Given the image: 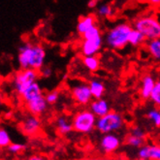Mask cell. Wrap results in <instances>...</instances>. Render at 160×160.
Returning a JSON list of instances; mask_svg holds the SVG:
<instances>
[{"instance_id": "cell-1", "label": "cell", "mask_w": 160, "mask_h": 160, "mask_svg": "<svg viewBox=\"0 0 160 160\" xmlns=\"http://www.w3.org/2000/svg\"><path fill=\"white\" fill-rule=\"evenodd\" d=\"M47 50L39 44L26 41L20 45L18 49L17 62L21 69L40 70L46 65Z\"/></svg>"}, {"instance_id": "cell-2", "label": "cell", "mask_w": 160, "mask_h": 160, "mask_svg": "<svg viewBox=\"0 0 160 160\" xmlns=\"http://www.w3.org/2000/svg\"><path fill=\"white\" fill-rule=\"evenodd\" d=\"M133 28V25L127 22H120L112 25L104 35V43L111 50H123L129 44V36Z\"/></svg>"}, {"instance_id": "cell-3", "label": "cell", "mask_w": 160, "mask_h": 160, "mask_svg": "<svg viewBox=\"0 0 160 160\" xmlns=\"http://www.w3.org/2000/svg\"><path fill=\"white\" fill-rule=\"evenodd\" d=\"M135 29L146 37L147 41L160 38V18L155 14H144L137 17L132 22Z\"/></svg>"}, {"instance_id": "cell-4", "label": "cell", "mask_w": 160, "mask_h": 160, "mask_svg": "<svg viewBox=\"0 0 160 160\" xmlns=\"http://www.w3.org/2000/svg\"><path fill=\"white\" fill-rule=\"evenodd\" d=\"M97 117L89 109L78 111L72 118L74 131L80 134H89L96 128Z\"/></svg>"}, {"instance_id": "cell-5", "label": "cell", "mask_w": 160, "mask_h": 160, "mask_svg": "<svg viewBox=\"0 0 160 160\" xmlns=\"http://www.w3.org/2000/svg\"><path fill=\"white\" fill-rule=\"evenodd\" d=\"M40 78V73L35 69H21L13 77L12 87L18 95L22 94L29 88L31 84L37 82Z\"/></svg>"}, {"instance_id": "cell-6", "label": "cell", "mask_w": 160, "mask_h": 160, "mask_svg": "<svg viewBox=\"0 0 160 160\" xmlns=\"http://www.w3.org/2000/svg\"><path fill=\"white\" fill-rule=\"evenodd\" d=\"M124 126V118L119 112L111 111L107 115L97 118L96 129L102 134L116 133Z\"/></svg>"}, {"instance_id": "cell-7", "label": "cell", "mask_w": 160, "mask_h": 160, "mask_svg": "<svg viewBox=\"0 0 160 160\" xmlns=\"http://www.w3.org/2000/svg\"><path fill=\"white\" fill-rule=\"evenodd\" d=\"M70 92L73 100L80 106H88L93 100L88 82L72 79L69 82Z\"/></svg>"}, {"instance_id": "cell-8", "label": "cell", "mask_w": 160, "mask_h": 160, "mask_svg": "<svg viewBox=\"0 0 160 160\" xmlns=\"http://www.w3.org/2000/svg\"><path fill=\"white\" fill-rule=\"evenodd\" d=\"M104 45V37L98 36L95 38L82 39L80 45V52L82 56L97 55L101 52Z\"/></svg>"}, {"instance_id": "cell-9", "label": "cell", "mask_w": 160, "mask_h": 160, "mask_svg": "<svg viewBox=\"0 0 160 160\" xmlns=\"http://www.w3.org/2000/svg\"><path fill=\"white\" fill-rule=\"evenodd\" d=\"M156 77L153 73L147 72L145 73L140 80V87H139V96L140 98L147 101L149 100L150 95H152V90L156 83Z\"/></svg>"}, {"instance_id": "cell-10", "label": "cell", "mask_w": 160, "mask_h": 160, "mask_svg": "<svg viewBox=\"0 0 160 160\" xmlns=\"http://www.w3.org/2000/svg\"><path fill=\"white\" fill-rule=\"evenodd\" d=\"M41 127H42V123L39 117L31 114L24 117L21 122L22 131L26 136L29 137H34L36 135H38L41 131Z\"/></svg>"}, {"instance_id": "cell-11", "label": "cell", "mask_w": 160, "mask_h": 160, "mask_svg": "<svg viewBox=\"0 0 160 160\" xmlns=\"http://www.w3.org/2000/svg\"><path fill=\"white\" fill-rule=\"evenodd\" d=\"M120 147V139L115 133L103 134L100 140V148L104 153L110 154L115 152Z\"/></svg>"}, {"instance_id": "cell-12", "label": "cell", "mask_w": 160, "mask_h": 160, "mask_svg": "<svg viewBox=\"0 0 160 160\" xmlns=\"http://www.w3.org/2000/svg\"><path fill=\"white\" fill-rule=\"evenodd\" d=\"M49 104L47 102L45 95H42L38 98H36L30 102L25 103V108L27 110V112L31 115L34 116H42L48 110Z\"/></svg>"}, {"instance_id": "cell-13", "label": "cell", "mask_w": 160, "mask_h": 160, "mask_svg": "<svg viewBox=\"0 0 160 160\" xmlns=\"http://www.w3.org/2000/svg\"><path fill=\"white\" fill-rule=\"evenodd\" d=\"M95 24H97V18L96 16H94L92 14L86 15V16H82L78 23L76 25V31L77 33L82 37L87 31H88L91 27H93Z\"/></svg>"}, {"instance_id": "cell-14", "label": "cell", "mask_w": 160, "mask_h": 160, "mask_svg": "<svg viewBox=\"0 0 160 160\" xmlns=\"http://www.w3.org/2000/svg\"><path fill=\"white\" fill-rule=\"evenodd\" d=\"M88 106H89V110L97 118H101L107 115L109 112H111V106L109 104V102L104 98L93 99Z\"/></svg>"}, {"instance_id": "cell-15", "label": "cell", "mask_w": 160, "mask_h": 160, "mask_svg": "<svg viewBox=\"0 0 160 160\" xmlns=\"http://www.w3.org/2000/svg\"><path fill=\"white\" fill-rule=\"evenodd\" d=\"M55 127L61 135H68L74 131L72 118L67 115H60L56 118Z\"/></svg>"}, {"instance_id": "cell-16", "label": "cell", "mask_w": 160, "mask_h": 160, "mask_svg": "<svg viewBox=\"0 0 160 160\" xmlns=\"http://www.w3.org/2000/svg\"><path fill=\"white\" fill-rule=\"evenodd\" d=\"M42 95H44V94H43V89H42V88L40 86L39 82L37 81V82H33L31 86L22 94L21 98H22V100L23 101V103L25 104V103L30 102V101H32V100H34L36 98L42 96Z\"/></svg>"}, {"instance_id": "cell-17", "label": "cell", "mask_w": 160, "mask_h": 160, "mask_svg": "<svg viewBox=\"0 0 160 160\" xmlns=\"http://www.w3.org/2000/svg\"><path fill=\"white\" fill-rule=\"evenodd\" d=\"M88 84L90 88V91L92 93L93 99L103 98L106 92V87L103 81L98 79L97 77H93L88 80Z\"/></svg>"}, {"instance_id": "cell-18", "label": "cell", "mask_w": 160, "mask_h": 160, "mask_svg": "<svg viewBox=\"0 0 160 160\" xmlns=\"http://www.w3.org/2000/svg\"><path fill=\"white\" fill-rule=\"evenodd\" d=\"M159 146L155 145H144L139 148L138 150V157L140 160H155L158 153Z\"/></svg>"}, {"instance_id": "cell-19", "label": "cell", "mask_w": 160, "mask_h": 160, "mask_svg": "<svg viewBox=\"0 0 160 160\" xmlns=\"http://www.w3.org/2000/svg\"><path fill=\"white\" fill-rule=\"evenodd\" d=\"M146 51L153 61L160 63V38L147 41L145 44Z\"/></svg>"}, {"instance_id": "cell-20", "label": "cell", "mask_w": 160, "mask_h": 160, "mask_svg": "<svg viewBox=\"0 0 160 160\" xmlns=\"http://www.w3.org/2000/svg\"><path fill=\"white\" fill-rule=\"evenodd\" d=\"M82 63L84 67L88 69L90 73L97 72L100 69L101 66V61L100 58L97 55H88V56H82Z\"/></svg>"}, {"instance_id": "cell-21", "label": "cell", "mask_w": 160, "mask_h": 160, "mask_svg": "<svg viewBox=\"0 0 160 160\" xmlns=\"http://www.w3.org/2000/svg\"><path fill=\"white\" fill-rule=\"evenodd\" d=\"M95 12H96V17L101 18H112L115 14L114 8L109 3H99V5L95 9Z\"/></svg>"}, {"instance_id": "cell-22", "label": "cell", "mask_w": 160, "mask_h": 160, "mask_svg": "<svg viewBox=\"0 0 160 160\" xmlns=\"http://www.w3.org/2000/svg\"><path fill=\"white\" fill-rule=\"evenodd\" d=\"M147 42L146 37L143 35V33H141L139 30L133 28V30L131 31L130 36H129V45L132 47H140L145 45Z\"/></svg>"}, {"instance_id": "cell-23", "label": "cell", "mask_w": 160, "mask_h": 160, "mask_svg": "<svg viewBox=\"0 0 160 160\" xmlns=\"http://www.w3.org/2000/svg\"><path fill=\"white\" fill-rule=\"evenodd\" d=\"M147 118L155 127H160V108H150L147 112Z\"/></svg>"}, {"instance_id": "cell-24", "label": "cell", "mask_w": 160, "mask_h": 160, "mask_svg": "<svg viewBox=\"0 0 160 160\" xmlns=\"http://www.w3.org/2000/svg\"><path fill=\"white\" fill-rule=\"evenodd\" d=\"M126 143L128 146L132 147V148H141L142 146H144L145 144V138H142V137H139L135 134H132L130 133L127 138H126Z\"/></svg>"}, {"instance_id": "cell-25", "label": "cell", "mask_w": 160, "mask_h": 160, "mask_svg": "<svg viewBox=\"0 0 160 160\" xmlns=\"http://www.w3.org/2000/svg\"><path fill=\"white\" fill-rule=\"evenodd\" d=\"M149 100L155 107L160 108V78L157 79L156 81L155 87L152 90V95H150Z\"/></svg>"}, {"instance_id": "cell-26", "label": "cell", "mask_w": 160, "mask_h": 160, "mask_svg": "<svg viewBox=\"0 0 160 160\" xmlns=\"http://www.w3.org/2000/svg\"><path fill=\"white\" fill-rule=\"evenodd\" d=\"M60 97V92L58 89H52L45 94V98L49 105H54L58 102Z\"/></svg>"}, {"instance_id": "cell-27", "label": "cell", "mask_w": 160, "mask_h": 160, "mask_svg": "<svg viewBox=\"0 0 160 160\" xmlns=\"http://www.w3.org/2000/svg\"><path fill=\"white\" fill-rule=\"evenodd\" d=\"M11 144H12V141H11L10 134H9V132L6 129L1 128L0 129V147L8 148Z\"/></svg>"}, {"instance_id": "cell-28", "label": "cell", "mask_w": 160, "mask_h": 160, "mask_svg": "<svg viewBox=\"0 0 160 160\" xmlns=\"http://www.w3.org/2000/svg\"><path fill=\"white\" fill-rule=\"evenodd\" d=\"M98 36H102V31H101V28L98 24H95L93 27H91L88 31H87L84 33L82 38V39H88V38H95V37Z\"/></svg>"}, {"instance_id": "cell-29", "label": "cell", "mask_w": 160, "mask_h": 160, "mask_svg": "<svg viewBox=\"0 0 160 160\" xmlns=\"http://www.w3.org/2000/svg\"><path fill=\"white\" fill-rule=\"evenodd\" d=\"M8 152L10 153H13V154H18L22 152V150L24 149V145L23 144H21V143H12L10 146L7 148Z\"/></svg>"}, {"instance_id": "cell-30", "label": "cell", "mask_w": 160, "mask_h": 160, "mask_svg": "<svg viewBox=\"0 0 160 160\" xmlns=\"http://www.w3.org/2000/svg\"><path fill=\"white\" fill-rule=\"evenodd\" d=\"M39 73H40V77L41 78H45V79H49L52 74V70L50 66L48 65H45V66L39 70Z\"/></svg>"}, {"instance_id": "cell-31", "label": "cell", "mask_w": 160, "mask_h": 160, "mask_svg": "<svg viewBox=\"0 0 160 160\" xmlns=\"http://www.w3.org/2000/svg\"><path fill=\"white\" fill-rule=\"evenodd\" d=\"M147 3L152 8L160 9V0H146Z\"/></svg>"}, {"instance_id": "cell-32", "label": "cell", "mask_w": 160, "mask_h": 160, "mask_svg": "<svg viewBox=\"0 0 160 160\" xmlns=\"http://www.w3.org/2000/svg\"><path fill=\"white\" fill-rule=\"evenodd\" d=\"M27 160H49L46 156L41 154H33L27 158Z\"/></svg>"}, {"instance_id": "cell-33", "label": "cell", "mask_w": 160, "mask_h": 160, "mask_svg": "<svg viewBox=\"0 0 160 160\" xmlns=\"http://www.w3.org/2000/svg\"><path fill=\"white\" fill-rule=\"evenodd\" d=\"M99 5V0H89L88 2V7L89 9H96Z\"/></svg>"}, {"instance_id": "cell-34", "label": "cell", "mask_w": 160, "mask_h": 160, "mask_svg": "<svg viewBox=\"0 0 160 160\" xmlns=\"http://www.w3.org/2000/svg\"><path fill=\"white\" fill-rule=\"evenodd\" d=\"M82 160H108V159L101 158V157H88V158H83Z\"/></svg>"}, {"instance_id": "cell-35", "label": "cell", "mask_w": 160, "mask_h": 160, "mask_svg": "<svg viewBox=\"0 0 160 160\" xmlns=\"http://www.w3.org/2000/svg\"><path fill=\"white\" fill-rule=\"evenodd\" d=\"M155 160H160V147L158 148V153H157V157H156Z\"/></svg>"}, {"instance_id": "cell-36", "label": "cell", "mask_w": 160, "mask_h": 160, "mask_svg": "<svg viewBox=\"0 0 160 160\" xmlns=\"http://www.w3.org/2000/svg\"><path fill=\"white\" fill-rule=\"evenodd\" d=\"M159 18H160V12H159Z\"/></svg>"}, {"instance_id": "cell-37", "label": "cell", "mask_w": 160, "mask_h": 160, "mask_svg": "<svg viewBox=\"0 0 160 160\" xmlns=\"http://www.w3.org/2000/svg\"><path fill=\"white\" fill-rule=\"evenodd\" d=\"M146 160H148V159H146Z\"/></svg>"}]
</instances>
